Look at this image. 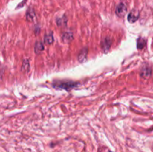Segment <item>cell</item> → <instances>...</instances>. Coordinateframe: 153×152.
Here are the masks:
<instances>
[{
	"label": "cell",
	"mask_w": 153,
	"mask_h": 152,
	"mask_svg": "<svg viewBox=\"0 0 153 152\" xmlns=\"http://www.w3.org/2000/svg\"><path fill=\"white\" fill-rule=\"evenodd\" d=\"M87 55H88V49L85 48V49H82V50L81 51L80 53H79V62L81 63L85 62V61L87 60Z\"/></svg>",
	"instance_id": "5b68a950"
},
{
	"label": "cell",
	"mask_w": 153,
	"mask_h": 152,
	"mask_svg": "<svg viewBox=\"0 0 153 152\" xmlns=\"http://www.w3.org/2000/svg\"><path fill=\"white\" fill-rule=\"evenodd\" d=\"M44 41L46 44L48 45L52 44V43L54 42L53 34H52V33H49V34H46L44 37Z\"/></svg>",
	"instance_id": "ba28073f"
},
{
	"label": "cell",
	"mask_w": 153,
	"mask_h": 152,
	"mask_svg": "<svg viewBox=\"0 0 153 152\" xmlns=\"http://www.w3.org/2000/svg\"><path fill=\"white\" fill-rule=\"evenodd\" d=\"M25 16H26V19L30 22H32L35 19V11H34V9L32 7H29V8L27 10L26 14H25Z\"/></svg>",
	"instance_id": "277c9868"
},
{
	"label": "cell",
	"mask_w": 153,
	"mask_h": 152,
	"mask_svg": "<svg viewBox=\"0 0 153 152\" xmlns=\"http://www.w3.org/2000/svg\"><path fill=\"white\" fill-rule=\"evenodd\" d=\"M78 83H75L73 81H67V80H64V81L56 82V83H54L53 86L54 87L57 88V89H62L69 91L76 87Z\"/></svg>",
	"instance_id": "6da1fadb"
},
{
	"label": "cell",
	"mask_w": 153,
	"mask_h": 152,
	"mask_svg": "<svg viewBox=\"0 0 153 152\" xmlns=\"http://www.w3.org/2000/svg\"><path fill=\"white\" fill-rule=\"evenodd\" d=\"M146 46V40L143 38H139L137 40V49H142Z\"/></svg>",
	"instance_id": "9c48e42d"
},
{
	"label": "cell",
	"mask_w": 153,
	"mask_h": 152,
	"mask_svg": "<svg viewBox=\"0 0 153 152\" xmlns=\"http://www.w3.org/2000/svg\"><path fill=\"white\" fill-rule=\"evenodd\" d=\"M73 38V35L71 32H65L62 35V40L64 42H70Z\"/></svg>",
	"instance_id": "52a82bcc"
},
{
	"label": "cell",
	"mask_w": 153,
	"mask_h": 152,
	"mask_svg": "<svg viewBox=\"0 0 153 152\" xmlns=\"http://www.w3.org/2000/svg\"><path fill=\"white\" fill-rule=\"evenodd\" d=\"M44 50V46L42 42H37L34 45V52L36 54H40Z\"/></svg>",
	"instance_id": "8992f818"
},
{
	"label": "cell",
	"mask_w": 153,
	"mask_h": 152,
	"mask_svg": "<svg viewBox=\"0 0 153 152\" xmlns=\"http://www.w3.org/2000/svg\"><path fill=\"white\" fill-rule=\"evenodd\" d=\"M25 2H26V0H24L23 2H22H22H21L20 4H19V5L17 6V7H16V8H19V7H22V6H23V5H24V4H25Z\"/></svg>",
	"instance_id": "4fadbf2b"
},
{
	"label": "cell",
	"mask_w": 153,
	"mask_h": 152,
	"mask_svg": "<svg viewBox=\"0 0 153 152\" xmlns=\"http://www.w3.org/2000/svg\"><path fill=\"white\" fill-rule=\"evenodd\" d=\"M115 13H116L117 16L119 17L123 18L126 16L127 13V7L123 2H120L116 7L115 10Z\"/></svg>",
	"instance_id": "7a4b0ae2"
},
{
	"label": "cell",
	"mask_w": 153,
	"mask_h": 152,
	"mask_svg": "<svg viewBox=\"0 0 153 152\" xmlns=\"http://www.w3.org/2000/svg\"><path fill=\"white\" fill-rule=\"evenodd\" d=\"M67 17L65 16H64L61 18H58L57 19V25H64L67 24Z\"/></svg>",
	"instance_id": "30bf717a"
},
{
	"label": "cell",
	"mask_w": 153,
	"mask_h": 152,
	"mask_svg": "<svg viewBox=\"0 0 153 152\" xmlns=\"http://www.w3.org/2000/svg\"><path fill=\"white\" fill-rule=\"evenodd\" d=\"M29 69V61L24 60L22 66V71H28Z\"/></svg>",
	"instance_id": "8fae6325"
},
{
	"label": "cell",
	"mask_w": 153,
	"mask_h": 152,
	"mask_svg": "<svg viewBox=\"0 0 153 152\" xmlns=\"http://www.w3.org/2000/svg\"><path fill=\"white\" fill-rule=\"evenodd\" d=\"M150 69L149 68H145L143 69V70L141 71V76L143 77H148L150 75Z\"/></svg>",
	"instance_id": "7c38bea8"
},
{
	"label": "cell",
	"mask_w": 153,
	"mask_h": 152,
	"mask_svg": "<svg viewBox=\"0 0 153 152\" xmlns=\"http://www.w3.org/2000/svg\"><path fill=\"white\" fill-rule=\"evenodd\" d=\"M139 16H140V13L136 9H133L132 10L130 11V13L128 15V21L131 23L136 22L138 19Z\"/></svg>",
	"instance_id": "3957f363"
}]
</instances>
